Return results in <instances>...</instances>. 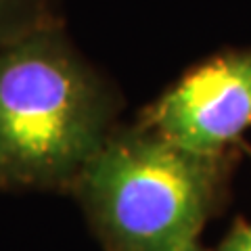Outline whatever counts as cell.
<instances>
[{
  "instance_id": "obj_4",
  "label": "cell",
  "mask_w": 251,
  "mask_h": 251,
  "mask_svg": "<svg viewBox=\"0 0 251 251\" xmlns=\"http://www.w3.org/2000/svg\"><path fill=\"white\" fill-rule=\"evenodd\" d=\"M49 25H57L50 0H0V46Z\"/></svg>"
},
{
  "instance_id": "obj_2",
  "label": "cell",
  "mask_w": 251,
  "mask_h": 251,
  "mask_svg": "<svg viewBox=\"0 0 251 251\" xmlns=\"http://www.w3.org/2000/svg\"><path fill=\"white\" fill-rule=\"evenodd\" d=\"M214 155L157 132L107 138L75 180L109 251H191L214 199Z\"/></svg>"
},
{
  "instance_id": "obj_6",
  "label": "cell",
  "mask_w": 251,
  "mask_h": 251,
  "mask_svg": "<svg viewBox=\"0 0 251 251\" xmlns=\"http://www.w3.org/2000/svg\"><path fill=\"white\" fill-rule=\"evenodd\" d=\"M191 251H201V249H197V247H193V249H191Z\"/></svg>"
},
{
  "instance_id": "obj_1",
  "label": "cell",
  "mask_w": 251,
  "mask_h": 251,
  "mask_svg": "<svg viewBox=\"0 0 251 251\" xmlns=\"http://www.w3.org/2000/svg\"><path fill=\"white\" fill-rule=\"evenodd\" d=\"M111 99L57 25L0 46V188H59L107 140Z\"/></svg>"
},
{
  "instance_id": "obj_3",
  "label": "cell",
  "mask_w": 251,
  "mask_h": 251,
  "mask_svg": "<svg viewBox=\"0 0 251 251\" xmlns=\"http://www.w3.org/2000/svg\"><path fill=\"white\" fill-rule=\"evenodd\" d=\"M251 126V52L230 54L182 77L151 111V130L199 155L239 138Z\"/></svg>"
},
{
  "instance_id": "obj_5",
  "label": "cell",
  "mask_w": 251,
  "mask_h": 251,
  "mask_svg": "<svg viewBox=\"0 0 251 251\" xmlns=\"http://www.w3.org/2000/svg\"><path fill=\"white\" fill-rule=\"evenodd\" d=\"M222 251H251V226H241L234 230L222 245Z\"/></svg>"
}]
</instances>
